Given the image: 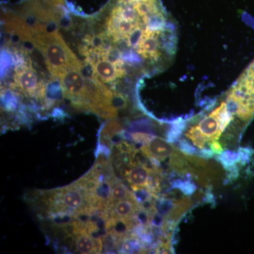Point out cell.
Segmentation results:
<instances>
[{
  "instance_id": "1",
  "label": "cell",
  "mask_w": 254,
  "mask_h": 254,
  "mask_svg": "<svg viewBox=\"0 0 254 254\" xmlns=\"http://www.w3.org/2000/svg\"><path fill=\"white\" fill-rule=\"evenodd\" d=\"M30 41L41 52L48 70L55 78H59L69 68L83 67L58 30L49 31L46 27L41 31H33Z\"/></svg>"
},
{
  "instance_id": "2",
  "label": "cell",
  "mask_w": 254,
  "mask_h": 254,
  "mask_svg": "<svg viewBox=\"0 0 254 254\" xmlns=\"http://www.w3.org/2000/svg\"><path fill=\"white\" fill-rule=\"evenodd\" d=\"M58 79L65 98L71 100L75 108L85 110L87 81L83 75V67L69 68Z\"/></svg>"
},
{
  "instance_id": "3",
  "label": "cell",
  "mask_w": 254,
  "mask_h": 254,
  "mask_svg": "<svg viewBox=\"0 0 254 254\" xmlns=\"http://www.w3.org/2000/svg\"><path fill=\"white\" fill-rule=\"evenodd\" d=\"M14 86L27 96L42 100L46 103V86L30 65L20 64L15 68Z\"/></svg>"
},
{
  "instance_id": "4",
  "label": "cell",
  "mask_w": 254,
  "mask_h": 254,
  "mask_svg": "<svg viewBox=\"0 0 254 254\" xmlns=\"http://www.w3.org/2000/svg\"><path fill=\"white\" fill-rule=\"evenodd\" d=\"M86 64L91 66L93 73L103 83H112L127 73L123 60L113 61L105 57H100L86 58Z\"/></svg>"
},
{
  "instance_id": "5",
  "label": "cell",
  "mask_w": 254,
  "mask_h": 254,
  "mask_svg": "<svg viewBox=\"0 0 254 254\" xmlns=\"http://www.w3.org/2000/svg\"><path fill=\"white\" fill-rule=\"evenodd\" d=\"M65 0H26L23 11L42 21H56L65 10Z\"/></svg>"
},
{
  "instance_id": "6",
  "label": "cell",
  "mask_w": 254,
  "mask_h": 254,
  "mask_svg": "<svg viewBox=\"0 0 254 254\" xmlns=\"http://www.w3.org/2000/svg\"><path fill=\"white\" fill-rule=\"evenodd\" d=\"M74 247L80 254H99L103 251V240L93 238L85 230L74 235Z\"/></svg>"
},
{
  "instance_id": "7",
  "label": "cell",
  "mask_w": 254,
  "mask_h": 254,
  "mask_svg": "<svg viewBox=\"0 0 254 254\" xmlns=\"http://www.w3.org/2000/svg\"><path fill=\"white\" fill-rule=\"evenodd\" d=\"M141 149L145 156L160 161L171 155L173 148L165 140L155 137L148 144L143 145Z\"/></svg>"
},
{
  "instance_id": "8",
  "label": "cell",
  "mask_w": 254,
  "mask_h": 254,
  "mask_svg": "<svg viewBox=\"0 0 254 254\" xmlns=\"http://www.w3.org/2000/svg\"><path fill=\"white\" fill-rule=\"evenodd\" d=\"M139 209V204L133 198H127L116 202L110 210V216L131 218Z\"/></svg>"
},
{
  "instance_id": "9",
  "label": "cell",
  "mask_w": 254,
  "mask_h": 254,
  "mask_svg": "<svg viewBox=\"0 0 254 254\" xmlns=\"http://www.w3.org/2000/svg\"><path fill=\"white\" fill-rule=\"evenodd\" d=\"M198 127L202 133L206 137L208 141L218 140L219 137L222 133L218 119L212 113L202 119Z\"/></svg>"
},
{
  "instance_id": "10",
  "label": "cell",
  "mask_w": 254,
  "mask_h": 254,
  "mask_svg": "<svg viewBox=\"0 0 254 254\" xmlns=\"http://www.w3.org/2000/svg\"><path fill=\"white\" fill-rule=\"evenodd\" d=\"M120 247V253L123 254H139L144 251L141 241L134 235H128L124 238Z\"/></svg>"
},
{
  "instance_id": "11",
  "label": "cell",
  "mask_w": 254,
  "mask_h": 254,
  "mask_svg": "<svg viewBox=\"0 0 254 254\" xmlns=\"http://www.w3.org/2000/svg\"><path fill=\"white\" fill-rule=\"evenodd\" d=\"M123 132L121 125L117 121H112L105 125L103 131L100 133L101 143L108 145L110 148V142L114 136Z\"/></svg>"
},
{
  "instance_id": "12",
  "label": "cell",
  "mask_w": 254,
  "mask_h": 254,
  "mask_svg": "<svg viewBox=\"0 0 254 254\" xmlns=\"http://www.w3.org/2000/svg\"><path fill=\"white\" fill-rule=\"evenodd\" d=\"M127 198H133V199H135L133 193H132L131 191H130L124 184L119 183V182H117L116 183L113 185V188H112V205H113L116 202L124 199H127Z\"/></svg>"
},
{
  "instance_id": "13",
  "label": "cell",
  "mask_w": 254,
  "mask_h": 254,
  "mask_svg": "<svg viewBox=\"0 0 254 254\" xmlns=\"http://www.w3.org/2000/svg\"><path fill=\"white\" fill-rule=\"evenodd\" d=\"M218 158L223 166L228 170L235 167V164L237 163L243 162L240 151L239 153H233L230 150H226V151L222 152Z\"/></svg>"
},
{
  "instance_id": "14",
  "label": "cell",
  "mask_w": 254,
  "mask_h": 254,
  "mask_svg": "<svg viewBox=\"0 0 254 254\" xmlns=\"http://www.w3.org/2000/svg\"><path fill=\"white\" fill-rule=\"evenodd\" d=\"M186 136L193 142V144L202 150L204 149L205 143L208 141L198 126L191 127L187 132Z\"/></svg>"
},
{
  "instance_id": "15",
  "label": "cell",
  "mask_w": 254,
  "mask_h": 254,
  "mask_svg": "<svg viewBox=\"0 0 254 254\" xmlns=\"http://www.w3.org/2000/svg\"><path fill=\"white\" fill-rule=\"evenodd\" d=\"M130 137L136 143L145 145L148 144L156 136L149 132L133 131L130 133Z\"/></svg>"
},
{
  "instance_id": "16",
  "label": "cell",
  "mask_w": 254,
  "mask_h": 254,
  "mask_svg": "<svg viewBox=\"0 0 254 254\" xmlns=\"http://www.w3.org/2000/svg\"><path fill=\"white\" fill-rule=\"evenodd\" d=\"M173 188L179 189L185 194L190 195L195 191V186L190 181H182V180H175L173 183Z\"/></svg>"
},
{
  "instance_id": "17",
  "label": "cell",
  "mask_w": 254,
  "mask_h": 254,
  "mask_svg": "<svg viewBox=\"0 0 254 254\" xmlns=\"http://www.w3.org/2000/svg\"><path fill=\"white\" fill-rule=\"evenodd\" d=\"M155 205L158 213L160 215H166L173 211L174 203L172 200L162 199L158 200V203H155Z\"/></svg>"
},
{
  "instance_id": "18",
  "label": "cell",
  "mask_w": 254,
  "mask_h": 254,
  "mask_svg": "<svg viewBox=\"0 0 254 254\" xmlns=\"http://www.w3.org/2000/svg\"><path fill=\"white\" fill-rule=\"evenodd\" d=\"M185 129V123L180 122L174 125V126L170 128L168 133V141H176L180 136H181L182 132Z\"/></svg>"
},
{
  "instance_id": "19",
  "label": "cell",
  "mask_w": 254,
  "mask_h": 254,
  "mask_svg": "<svg viewBox=\"0 0 254 254\" xmlns=\"http://www.w3.org/2000/svg\"><path fill=\"white\" fill-rule=\"evenodd\" d=\"M180 148L182 151L185 152L187 154L194 155L196 153V150H195L194 147L192 146L186 140H182L180 141Z\"/></svg>"
},
{
  "instance_id": "20",
  "label": "cell",
  "mask_w": 254,
  "mask_h": 254,
  "mask_svg": "<svg viewBox=\"0 0 254 254\" xmlns=\"http://www.w3.org/2000/svg\"><path fill=\"white\" fill-rule=\"evenodd\" d=\"M210 145L214 153H220L222 152L221 145L218 143V140L210 141Z\"/></svg>"
}]
</instances>
